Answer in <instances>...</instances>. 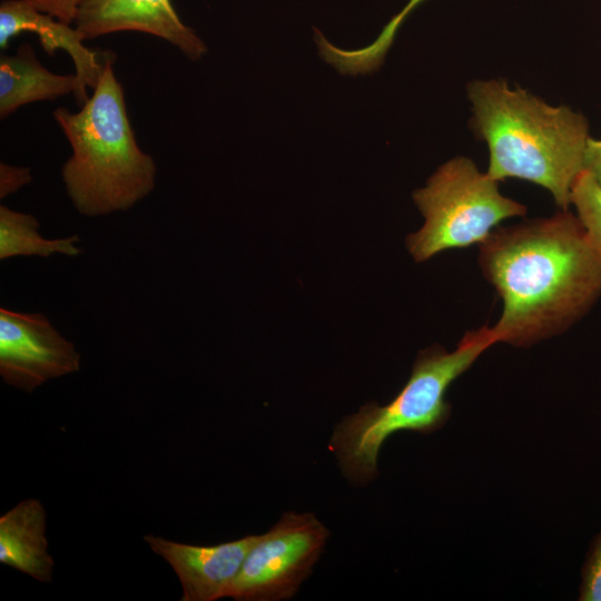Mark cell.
I'll list each match as a JSON object with an SVG mask.
<instances>
[{
	"label": "cell",
	"instance_id": "obj_1",
	"mask_svg": "<svg viewBox=\"0 0 601 601\" xmlns=\"http://www.w3.org/2000/svg\"><path fill=\"white\" fill-rule=\"evenodd\" d=\"M479 266L503 303L496 343L525 347L562 334L601 296V257L568 209L493 229Z\"/></svg>",
	"mask_w": 601,
	"mask_h": 601
},
{
	"label": "cell",
	"instance_id": "obj_2",
	"mask_svg": "<svg viewBox=\"0 0 601 601\" xmlns=\"http://www.w3.org/2000/svg\"><path fill=\"white\" fill-rule=\"evenodd\" d=\"M472 126L490 152L487 174L519 178L545 188L561 209L571 205L584 170L588 121L569 107H553L501 80L469 86Z\"/></svg>",
	"mask_w": 601,
	"mask_h": 601
},
{
	"label": "cell",
	"instance_id": "obj_3",
	"mask_svg": "<svg viewBox=\"0 0 601 601\" xmlns=\"http://www.w3.org/2000/svg\"><path fill=\"white\" fill-rule=\"evenodd\" d=\"M112 62L79 111L61 107L52 114L72 149L61 170L67 195L88 217L131 208L156 183L155 160L136 141Z\"/></svg>",
	"mask_w": 601,
	"mask_h": 601
},
{
	"label": "cell",
	"instance_id": "obj_4",
	"mask_svg": "<svg viewBox=\"0 0 601 601\" xmlns=\"http://www.w3.org/2000/svg\"><path fill=\"white\" fill-rule=\"evenodd\" d=\"M495 343L491 327L483 326L466 332L453 352L441 345L421 351L408 381L388 404L370 402L341 421L328 449L344 476L357 485L372 481L380 450L395 432L430 434L441 428L451 414L445 398L450 385Z\"/></svg>",
	"mask_w": 601,
	"mask_h": 601
},
{
	"label": "cell",
	"instance_id": "obj_5",
	"mask_svg": "<svg viewBox=\"0 0 601 601\" xmlns=\"http://www.w3.org/2000/svg\"><path fill=\"white\" fill-rule=\"evenodd\" d=\"M413 199L424 216L422 228L406 238L416 262L480 245L504 219L526 213L525 206L500 193L497 180L465 157L442 165Z\"/></svg>",
	"mask_w": 601,
	"mask_h": 601
},
{
	"label": "cell",
	"instance_id": "obj_6",
	"mask_svg": "<svg viewBox=\"0 0 601 601\" xmlns=\"http://www.w3.org/2000/svg\"><path fill=\"white\" fill-rule=\"evenodd\" d=\"M328 536V530L313 513H284L249 551L228 598L238 601L292 598L309 575Z\"/></svg>",
	"mask_w": 601,
	"mask_h": 601
},
{
	"label": "cell",
	"instance_id": "obj_7",
	"mask_svg": "<svg viewBox=\"0 0 601 601\" xmlns=\"http://www.w3.org/2000/svg\"><path fill=\"white\" fill-rule=\"evenodd\" d=\"M80 354L40 313L0 308V375L27 393L78 372Z\"/></svg>",
	"mask_w": 601,
	"mask_h": 601
},
{
	"label": "cell",
	"instance_id": "obj_8",
	"mask_svg": "<svg viewBox=\"0 0 601 601\" xmlns=\"http://www.w3.org/2000/svg\"><path fill=\"white\" fill-rule=\"evenodd\" d=\"M73 23L85 40L140 31L168 41L191 60L207 51L203 40L180 20L170 0H82Z\"/></svg>",
	"mask_w": 601,
	"mask_h": 601
},
{
	"label": "cell",
	"instance_id": "obj_9",
	"mask_svg": "<svg viewBox=\"0 0 601 601\" xmlns=\"http://www.w3.org/2000/svg\"><path fill=\"white\" fill-rule=\"evenodd\" d=\"M259 535L250 534L217 545H193L147 534L144 540L175 571L183 589L181 601L228 598L249 551Z\"/></svg>",
	"mask_w": 601,
	"mask_h": 601
},
{
	"label": "cell",
	"instance_id": "obj_10",
	"mask_svg": "<svg viewBox=\"0 0 601 601\" xmlns=\"http://www.w3.org/2000/svg\"><path fill=\"white\" fill-rule=\"evenodd\" d=\"M33 32L39 37L48 55L56 50L66 51L73 61L77 88L76 102L82 107L89 99L87 88L95 89L106 62L114 58L111 52H99L83 46V37L69 23L43 13L26 0H3L0 4V48L6 50L11 38L21 32Z\"/></svg>",
	"mask_w": 601,
	"mask_h": 601
},
{
	"label": "cell",
	"instance_id": "obj_11",
	"mask_svg": "<svg viewBox=\"0 0 601 601\" xmlns=\"http://www.w3.org/2000/svg\"><path fill=\"white\" fill-rule=\"evenodd\" d=\"M0 563L49 583L53 559L46 538V510L37 499H26L0 516Z\"/></svg>",
	"mask_w": 601,
	"mask_h": 601
},
{
	"label": "cell",
	"instance_id": "obj_12",
	"mask_svg": "<svg viewBox=\"0 0 601 601\" xmlns=\"http://www.w3.org/2000/svg\"><path fill=\"white\" fill-rule=\"evenodd\" d=\"M76 75H57L45 68L32 47L23 43L13 56L0 58V117L7 118L30 102L73 93Z\"/></svg>",
	"mask_w": 601,
	"mask_h": 601
},
{
	"label": "cell",
	"instance_id": "obj_13",
	"mask_svg": "<svg viewBox=\"0 0 601 601\" xmlns=\"http://www.w3.org/2000/svg\"><path fill=\"white\" fill-rule=\"evenodd\" d=\"M39 221L30 214H24L0 206V259L18 256L50 257L53 254L78 256L79 237L48 239L39 234Z\"/></svg>",
	"mask_w": 601,
	"mask_h": 601
},
{
	"label": "cell",
	"instance_id": "obj_14",
	"mask_svg": "<svg viewBox=\"0 0 601 601\" xmlns=\"http://www.w3.org/2000/svg\"><path fill=\"white\" fill-rule=\"evenodd\" d=\"M425 0H408L406 6L383 28L380 36L368 46L361 49H338L336 66L343 75L356 76L372 72L384 61L398 28L410 13Z\"/></svg>",
	"mask_w": 601,
	"mask_h": 601
},
{
	"label": "cell",
	"instance_id": "obj_15",
	"mask_svg": "<svg viewBox=\"0 0 601 601\" xmlns=\"http://www.w3.org/2000/svg\"><path fill=\"white\" fill-rule=\"evenodd\" d=\"M571 205L601 257V185L585 170L574 183Z\"/></svg>",
	"mask_w": 601,
	"mask_h": 601
},
{
	"label": "cell",
	"instance_id": "obj_16",
	"mask_svg": "<svg viewBox=\"0 0 601 601\" xmlns=\"http://www.w3.org/2000/svg\"><path fill=\"white\" fill-rule=\"evenodd\" d=\"M579 600L601 601V530L592 541L582 566Z\"/></svg>",
	"mask_w": 601,
	"mask_h": 601
},
{
	"label": "cell",
	"instance_id": "obj_17",
	"mask_svg": "<svg viewBox=\"0 0 601 601\" xmlns=\"http://www.w3.org/2000/svg\"><path fill=\"white\" fill-rule=\"evenodd\" d=\"M32 180L31 170L28 167L0 164V198L18 191Z\"/></svg>",
	"mask_w": 601,
	"mask_h": 601
},
{
	"label": "cell",
	"instance_id": "obj_18",
	"mask_svg": "<svg viewBox=\"0 0 601 601\" xmlns=\"http://www.w3.org/2000/svg\"><path fill=\"white\" fill-rule=\"evenodd\" d=\"M39 11L62 22L72 23L82 0H26Z\"/></svg>",
	"mask_w": 601,
	"mask_h": 601
},
{
	"label": "cell",
	"instance_id": "obj_19",
	"mask_svg": "<svg viewBox=\"0 0 601 601\" xmlns=\"http://www.w3.org/2000/svg\"><path fill=\"white\" fill-rule=\"evenodd\" d=\"M584 170L601 185V139L589 137L584 157Z\"/></svg>",
	"mask_w": 601,
	"mask_h": 601
}]
</instances>
